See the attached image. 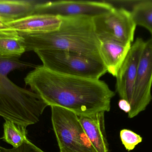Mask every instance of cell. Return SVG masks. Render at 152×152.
<instances>
[{
    "instance_id": "6da1fadb",
    "label": "cell",
    "mask_w": 152,
    "mask_h": 152,
    "mask_svg": "<svg viewBox=\"0 0 152 152\" xmlns=\"http://www.w3.org/2000/svg\"><path fill=\"white\" fill-rule=\"evenodd\" d=\"M24 81L48 106L61 107L78 116L108 112L115 95L102 80L59 74L42 65L36 67Z\"/></svg>"
},
{
    "instance_id": "7a4b0ae2",
    "label": "cell",
    "mask_w": 152,
    "mask_h": 152,
    "mask_svg": "<svg viewBox=\"0 0 152 152\" xmlns=\"http://www.w3.org/2000/svg\"><path fill=\"white\" fill-rule=\"evenodd\" d=\"M57 30L45 33L18 32L26 51L55 50L79 53L102 61L100 41L96 34L93 18H61Z\"/></svg>"
},
{
    "instance_id": "3957f363",
    "label": "cell",
    "mask_w": 152,
    "mask_h": 152,
    "mask_svg": "<svg viewBox=\"0 0 152 152\" xmlns=\"http://www.w3.org/2000/svg\"><path fill=\"white\" fill-rule=\"evenodd\" d=\"M48 105L37 94L0 75V117L26 128L34 125Z\"/></svg>"
},
{
    "instance_id": "277c9868",
    "label": "cell",
    "mask_w": 152,
    "mask_h": 152,
    "mask_svg": "<svg viewBox=\"0 0 152 152\" xmlns=\"http://www.w3.org/2000/svg\"><path fill=\"white\" fill-rule=\"evenodd\" d=\"M34 52L44 67L59 74L100 79L107 72L102 61L79 53L55 50H40Z\"/></svg>"
},
{
    "instance_id": "5b68a950",
    "label": "cell",
    "mask_w": 152,
    "mask_h": 152,
    "mask_svg": "<svg viewBox=\"0 0 152 152\" xmlns=\"http://www.w3.org/2000/svg\"><path fill=\"white\" fill-rule=\"evenodd\" d=\"M51 121L59 152H96L87 136L78 116L52 106Z\"/></svg>"
},
{
    "instance_id": "8992f818",
    "label": "cell",
    "mask_w": 152,
    "mask_h": 152,
    "mask_svg": "<svg viewBox=\"0 0 152 152\" xmlns=\"http://www.w3.org/2000/svg\"><path fill=\"white\" fill-rule=\"evenodd\" d=\"M98 39H112L124 44H132L137 25L131 11L114 6L110 12L93 18Z\"/></svg>"
},
{
    "instance_id": "52a82bcc",
    "label": "cell",
    "mask_w": 152,
    "mask_h": 152,
    "mask_svg": "<svg viewBox=\"0 0 152 152\" xmlns=\"http://www.w3.org/2000/svg\"><path fill=\"white\" fill-rule=\"evenodd\" d=\"M106 1H42L37 6L33 15H47L60 18L87 17L94 18L113 9Z\"/></svg>"
},
{
    "instance_id": "ba28073f",
    "label": "cell",
    "mask_w": 152,
    "mask_h": 152,
    "mask_svg": "<svg viewBox=\"0 0 152 152\" xmlns=\"http://www.w3.org/2000/svg\"><path fill=\"white\" fill-rule=\"evenodd\" d=\"M152 37L145 42L140 58L129 118H133L145 110L152 100Z\"/></svg>"
},
{
    "instance_id": "9c48e42d",
    "label": "cell",
    "mask_w": 152,
    "mask_h": 152,
    "mask_svg": "<svg viewBox=\"0 0 152 152\" xmlns=\"http://www.w3.org/2000/svg\"><path fill=\"white\" fill-rule=\"evenodd\" d=\"M145 42L137 38L131 48L116 76V91L121 99L131 103L140 58Z\"/></svg>"
},
{
    "instance_id": "30bf717a",
    "label": "cell",
    "mask_w": 152,
    "mask_h": 152,
    "mask_svg": "<svg viewBox=\"0 0 152 152\" xmlns=\"http://www.w3.org/2000/svg\"><path fill=\"white\" fill-rule=\"evenodd\" d=\"M99 52L107 72L116 77L132 44H124L110 39H99Z\"/></svg>"
},
{
    "instance_id": "8fae6325",
    "label": "cell",
    "mask_w": 152,
    "mask_h": 152,
    "mask_svg": "<svg viewBox=\"0 0 152 152\" xmlns=\"http://www.w3.org/2000/svg\"><path fill=\"white\" fill-rule=\"evenodd\" d=\"M60 17L47 15H32L6 23L10 29L18 32L45 33L57 30L61 25Z\"/></svg>"
},
{
    "instance_id": "7c38bea8",
    "label": "cell",
    "mask_w": 152,
    "mask_h": 152,
    "mask_svg": "<svg viewBox=\"0 0 152 152\" xmlns=\"http://www.w3.org/2000/svg\"><path fill=\"white\" fill-rule=\"evenodd\" d=\"M104 112L78 116L81 126L96 152H109L105 132Z\"/></svg>"
},
{
    "instance_id": "4fadbf2b",
    "label": "cell",
    "mask_w": 152,
    "mask_h": 152,
    "mask_svg": "<svg viewBox=\"0 0 152 152\" xmlns=\"http://www.w3.org/2000/svg\"><path fill=\"white\" fill-rule=\"evenodd\" d=\"M41 1L0 0V18L5 23L33 15Z\"/></svg>"
},
{
    "instance_id": "5bb4252c",
    "label": "cell",
    "mask_w": 152,
    "mask_h": 152,
    "mask_svg": "<svg viewBox=\"0 0 152 152\" xmlns=\"http://www.w3.org/2000/svg\"><path fill=\"white\" fill-rule=\"evenodd\" d=\"M25 52L22 37L18 31L10 29L0 30L1 58H19Z\"/></svg>"
},
{
    "instance_id": "9a60e30c",
    "label": "cell",
    "mask_w": 152,
    "mask_h": 152,
    "mask_svg": "<svg viewBox=\"0 0 152 152\" xmlns=\"http://www.w3.org/2000/svg\"><path fill=\"white\" fill-rule=\"evenodd\" d=\"M4 135L2 139L13 148L19 147L27 140L26 128L9 120L4 123Z\"/></svg>"
},
{
    "instance_id": "2e32d148",
    "label": "cell",
    "mask_w": 152,
    "mask_h": 152,
    "mask_svg": "<svg viewBox=\"0 0 152 152\" xmlns=\"http://www.w3.org/2000/svg\"><path fill=\"white\" fill-rule=\"evenodd\" d=\"M131 12L137 26L146 29L152 37V1H145L136 4Z\"/></svg>"
},
{
    "instance_id": "e0dca14e",
    "label": "cell",
    "mask_w": 152,
    "mask_h": 152,
    "mask_svg": "<svg viewBox=\"0 0 152 152\" xmlns=\"http://www.w3.org/2000/svg\"><path fill=\"white\" fill-rule=\"evenodd\" d=\"M30 65L20 60L19 58L0 57V75L7 76L10 72L14 70L26 68Z\"/></svg>"
},
{
    "instance_id": "ac0fdd59",
    "label": "cell",
    "mask_w": 152,
    "mask_h": 152,
    "mask_svg": "<svg viewBox=\"0 0 152 152\" xmlns=\"http://www.w3.org/2000/svg\"><path fill=\"white\" fill-rule=\"evenodd\" d=\"M120 137L122 144L128 151L134 150L143 140L140 135L128 129H121L120 132Z\"/></svg>"
},
{
    "instance_id": "d6986e66",
    "label": "cell",
    "mask_w": 152,
    "mask_h": 152,
    "mask_svg": "<svg viewBox=\"0 0 152 152\" xmlns=\"http://www.w3.org/2000/svg\"><path fill=\"white\" fill-rule=\"evenodd\" d=\"M0 152H45L33 144L28 139L17 148L6 149L0 146Z\"/></svg>"
},
{
    "instance_id": "ffe728a7",
    "label": "cell",
    "mask_w": 152,
    "mask_h": 152,
    "mask_svg": "<svg viewBox=\"0 0 152 152\" xmlns=\"http://www.w3.org/2000/svg\"><path fill=\"white\" fill-rule=\"evenodd\" d=\"M119 108L121 110L128 114L131 110V105L130 103L126 100L121 99L118 103Z\"/></svg>"
},
{
    "instance_id": "44dd1931",
    "label": "cell",
    "mask_w": 152,
    "mask_h": 152,
    "mask_svg": "<svg viewBox=\"0 0 152 152\" xmlns=\"http://www.w3.org/2000/svg\"><path fill=\"white\" fill-rule=\"evenodd\" d=\"M8 26L6 23L0 18V30H4V29H8Z\"/></svg>"
}]
</instances>
